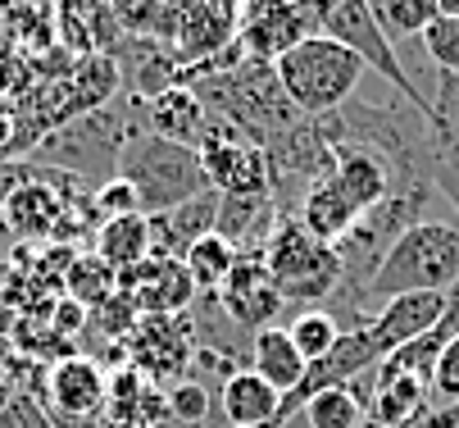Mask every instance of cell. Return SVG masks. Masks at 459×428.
Listing matches in <instances>:
<instances>
[{
  "mask_svg": "<svg viewBox=\"0 0 459 428\" xmlns=\"http://www.w3.org/2000/svg\"><path fill=\"white\" fill-rule=\"evenodd\" d=\"M273 74H278V87L287 92V100L296 105L300 118L337 114L368 78V69L359 59L342 41L323 37V32H309L291 50H282L273 59Z\"/></svg>",
  "mask_w": 459,
  "mask_h": 428,
  "instance_id": "1",
  "label": "cell"
},
{
  "mask_svg": "<svg viewBox=\"0 0 459 428\" xmlns=\"http://www.w3.org/2000/svg\"><path fill=\"white\" fill-rule=\"evenodd\" d=\"M146 133V114L133 118L123 114V105H105L91 114H74L64 118L55 133H46L32 146V160L41 169H59V173H74V178H114L118 155L133 146Z\"/></svg>",
  "mask_w": 459,
  "mask_h": 428,
  "instance_id": "2",
  "label": "cell"
},
{
  "mask_svg": "<svg viewBox=\"0 0 459 428\" xmlns=\"http://www.w3.org/2000/svg\"><path fill=\"white\" fill-rule=\"evenodd\" d=\"M455 278H459V219H423L386 251L382 269L364 287V301L386 305L414 292L446 296Z\"/></svg>",
  "mask_w": 459,
  "mask_h": 428,
  "instance_id": "3",
  "label": "cell"
},
{
  "mask_svg": "<svg viewBox=\"0 0 459 428\" xmlns=\"http://www.w3.org/2000/svg\"><path fill=\"white\" fill-rule=\"evenodd\" d=\"M114 178H123L127 188L137 192V205L142 214H164L191 197H205L214 192L210 178H205V164H201V151L191 146H178V142H164V137H151L142 133L133 146L118 155V169Z\"/></svg>",
  "mask_w": 459,
  "mask_h": 428,
  "instance_id": "4",
  "label": "cell"
},
{
  "mask_svg": "<svg viewBox=\"0 0 459 428\" xmlns=\"http://www.w3.org/2000/svg\"><path fill=\"white\" fill-rule=\"evenodd\" d=\"M195 96H201V105L210 114L228 118L232 128H241L255 146H264V151L300 124L296 105L278 87L273 65L237 69V74H223L219 83H201V87H195Z\"/></svg>",
  "mask_w": 459,
  "mask_h": 428,
  "instance_id": "5",
  "label": "cell"
},
{
  "mask_svg": "<svg viewBox=\"0 0 459 428\" xmlns=\"http://www.w3.org/2000/svg\"><path fill=\"white\" fill-rule=\"evenodd\" d=\"M264 260L269 278L278 283L282 301L287 305H300V310H318V301L333 305V296L342 292V265H337V251L314 241L296 219H278L273 237L264 241Z\"/></svg>",
  "mask_w": 459,
  "mask_h": 428,
  "instance_id": "6",
  "label": "cell"
},
{
  "mask_svg": "<svg viewBox=\"0 0 459 428\" xmlns=\"http://www.w3.org/2000/svg\"><path fill=\"white\" fill-rule=\"evenodd\" d=\"M318 32L333 37V41H342L368 74H377L382 83H391V92H396L414 114L428 118V92H423V87L410 78V69L401 65L396 41L382 32V23H377V14H373L368 0H333V5L323 10V19H318Z\"/></svg>",
  "mask_w": 459,
  "mask_h": 428,
  "instance_id": "7",
  "label": "cell"
},
{
  "mask_svg": "<svg viewBox=\"0 0 459 428\" xmlns=\"http://www.w3.org/2000/svg\"><path fill=\"white\" fill-rule=\"evenodd\" d=\"M109 401V379L91 355H59L41 374V406L55 428H100Z\"/></svg>",
  "mask_w": 459,
  "mask_h": 428,
  "instance_id": "8",
  "label": "cell"
},
{
  "mask_svg": "<svg viewBox=\"0 0 459 428\" xmlns=\"http://www.w3.org/2000/svg\"><path fill=\"white\" fill-rule=\"evenodd\" d=\"M214 301L223 305V315H228L241 333L273 328L278 315L287 310L278 283L269 278V269H264V260H259V256H241L237 269H232V278L214 292Z\"/></svg>",
  "mask_w": 459,
  "mask_h": 428,
  "instance_id": "9",
  "label": "cell"
},
{
  "mask_svg": "<svg viewBox=\"0 0 459 428\" xmlns=\"http://www.w3.org/2000/svg\"><path fill=\"white\" fill-rule=\"evenodd\" d=\"M118 292H127L137 301V310L146 315H182L186 305L201 296L186 274L182 260H169V256H151L146 265H137L133 274L118 278Z\"/></svg>",
  "mask_w": 459,
  "mask_h": 428,
  "instance_id": "10",
  "label": "cell"
},
{
  "mask_svg": "<svg viewBox=\"0 0 459 428\" xmlns=\"http://www.w3.org/2000/svg\"><path fill=\"white\" fill-rule=\"evenodd\" d=\"M195 324L178 319V315H146V324H137V337H133V370H142L151 383L155 379H173L178 370L191 364V351H195Z\"/></svg>",
  "mask_w": 459,
  "mask_h": 428,
  "instance_id": "11",
  "label": "cell"
},
{
  "mask_svg": "<svg viewBox=\"0 0 459 428\" xmlns=\"http://www.w3.org/2000/svg\"><path fill=\"white\" fill-rule=\"evenodd\" d=\"M142 109H146V133L151 137H164V142H178V146H191V151H201V142L214 124V114L201 105V96L182 83L146 96Z\"/></svg>",
  "mask_w": 459,
  "mask_h": 428,
  "instance_id": "12",
  "label": "cell"
},
{
  "mask_svg": "<svg viewBox=\"0 0 459 428\" xmlns=\"http://www.w3.org/2000/svg\"><path fill=\"white\" fill-rule=\"evenodd\" d=\"M441 310H446V296H437V292L396 296V301H386V305H377V310H373L368 337L377 342V351H382V360H386L391 351H401L405 342L432 333V328L441 324Z\"/></svg>",
  "mask_w": 459,
  "mask_h": 428,
  "instance_id": "13",
  "label": "cell"
},
{
  "mask_svg": "<svg viewBox=\"0 0 459 428\" xmlns=\"http://www.w3.org/2000/svg\"><path fill=\"white\" fill-rule=\"evenodd\" d=\"M214 223H219V192L191 197L164 214H151V256L182 260L195 241L214 232Z\"/></svg>",
  "mask_w": 459,
  "mask_h": 428,
  "instance_id": "14",
  "label": "cell"
},
{
  "mask_svg": "<svg viewBox=\"0 0 459 428\" xmlns=\"http://www.w3.org/2000/svg\"><path fill=\"white\" fill-rule=\"evenodd\" d=\"M364 210L342 192V182L327 173V178H318L309 192H300V210H296V223L314 237V241H323V247H337V241L355 228V219H359Z\"/></svg>",
  "mask_w": 459,
  "mask_h": 428,
  "instance_id": "15",
  "label": "cell"
},
{
  "mask_svg": "<svg viewBox=\"0 0 459 428\" xmlns=\"http://www.w3.org/2000/svg\"><path fill=\"white\" fill-rule=\"evenodd\" d=\"M373 397H368V424L382 428H419V419L432 410V388L414 374H377L373 364Z\"/></svg>",
  "mask_w": 459,
  "mask_h": 428,
  "instance_id": "16",
  "label": "cell"
},
{
  "mask_svg": "<svg viewBox=\"0 0 459 428\" xmlns=\"http://www.w3.org/2000/svg\"><path fill=\"white\" fill-rule=\"evenodd\" d=\"M246 370H255L259 379H264L278 397H291L305 379L309 364L300 360L287 324H273V328H259L250 333V351H246Z\"/></svg>",
  "mask_w": 459,
  "mask_h": 428,
  "instance_id": "17",
  "label": "cell"
},
{
  "mask_svg": "<svg viewBox=\"0 0 459 428\" xmlns=\"http://www.w3.org/2000/svg\"><path fill=\"white\" fill-rule=\"evenodd\" d=\"M333 178L342 182V192L359 210H373L377 201H386L391 192H396V178H391L386 160L373 155L368 146H355V142H346V146L333 151Z\"/></svg>",
  "mask_w": 459,
  "mask_h": 428,
  "instance_id": "18",
  "label": "cell"
},
{
  "mask_svg": "<svg viewBox=\"0 0 459 428\" xmlns=\"http://www.w3.org/2000/svg\"><path fill=\"white\" fill-rule=\"evenodd\" d=\"M219 410L228 428H255V424H278L282 397L259 379L255 370H237L228 383H219Z\"/></svg>",
  "mask_w": 459,
  "mask_h": 428,
  "instance_id": "19",
  "label": "cell"
},
{
  "mask_svg": "<svg viewBox=\"0 0 459 428\" xmlns=\"http://www.w3.org/2000/svg\"><path fill=\"white\" fill-rule=\"evenodd\" d=\"M96 256L123 278L137 265L151 260V219L146 214H123V219H105L96 232Z\"/></svg>",
  "mask_w": 459,
  "mask_h": 428,
  "instance_id": "20",
  "label": "cell"
},
{
  "mask_svg": "<svg viewBox=\"0 0 459 428\" xmlns=\"http://www.w3.org/2000/svg\"><path fill=\"white\" fill-rule=\"evenodd\" d=\"M428 133L437 160L459 164V74H437V87L428 96Z\"/></svg>",
  "mask_w": 459,
  "mask_h": 428,
  "instance_id": "21",
  "label": "cell"
},
{
  "mask_svg": "<svg viewBox=\"0 0 459 428\" xmlns=\"http://www.w3.org/2000/svg\"><path fill=\"white\" fill-rule=\"evenodd\" d=\"M237 260H241V251L232 247V241H223L219 232L201 237V241H195V247L182 256V265H186V274H191V283H195V292H201V296H214V292L232 278Z\"/></svg>",
  "mask_w": 459,
  "mask_h": 428,
  "instance_id": "22",
  "label": "cell"
},
{
  "mask_svg": "<svg viewBox=\"0 0 459 428\" xmlns=\"http://www.w3.org/2000/svg\"><path fill=\"white\" fill-rule=\"evenodd\" d=\"M382 32L396 37H423L437 19H441V0H368Z\"/></svg>",
  "mask_w": 459,
  "mask_h": 428,
  "instance_id": "23",
  "label": "cell"
},
{
  "mask_svg": "<svg viewBox=\"0 0 459 428\" xmlns=\"http://www.w3.org/2000/svg\"><path fill=\"white\" fill-rule=\"evenodd\" d=\"M287 333H291V342H296V351H300L305 364L323 360L327 351L342 342V324H337V315L327 310V305H318V310H300V315L287 324Z\"/></svg>",
  "mask_w": 459,
  "mask_h": 428,
  "instance_id": "24",
  "label": "cell"
},
{
  "mask_svg": "<svg viewBox=\"0 0 459 428\" xmlns=\"http://www.w3.org/2000/svg\"><path fill=\"white\" fill-rule=\"evenodd\" d=\"M305 419H309V428H364L368 406L351 388H327L305 406Z\"/></svg>",
  "mask_w": 459,
  "mask_h": 428,
  "instance_id": "25",
  "label": "cell"
},
{
  "mask_svg": "<svg viewBox=\"0 0 459 428\" xmlns=\"http://www.w3.org/2000/svg\"><path fill=\"white\" fill-rule=\"evenodd\" d=\"M114 292H118V274H114L100 256L74 260V269H69V296H74L78 305H100V301H109Z\"/></svg>",
  "mask_w": 459,
  "mask_h": 428,
  "instance_id": "26",
  "label": "cell"
},
{
  "mask_svg": "<svg viewBox=\"0 0 459 428\" xmlns=\"http://www.w3.org/2000/svg\"><path fill=\"white\" fill-rule=\"evenodd\" d=\"M164 406H169V419H178V424H205L219 401L210 397V388L201 379H182V383L164 388Z\"/></svg>",
  "mask_w": 459,
  "mask_h": 428,
  "instance_id": "27",
  "label": "cell"
},
{
  "mask_svg": "<svg viewBox=\"0 0 459 428\" xmlns=\"http://www.w3.org/2000/svg\"><path fill=\"white\" fill-rule=\"evenodd\" d=\"M419 41L437 65V74H459V19H437Z\"/></svg>",
  "mask_w": 459,
  "mask_h": 428,
  "instance_id": "28",
  "label": "cell"
},
{
  "mask_svg": "<svg viewBox=\"0 0 459 428\" xmlns=\"http://www.w3.org/2000/svg\"><path fill=\"white\" fill-rule=\"evenodd\" d=\"M96 214H100V223L105 219H123V214H142V205H137V192L127 188L123 178H105L100 188H96Z\"/></svg>",
  "mask_w": 459,
  "mask_h": 428,
  "instance_id": "29",
  "label": "cell"
},
{
  "mask_svg": "<svg viewBox=\"0 0 459 428\" xmlns=\"http://www.w3.org/2000/svg\"><path fill=\"white\" fill-rule=\"evenodd\" d=\"M459 401V337L441 346V360L432 370V406H455Z\"/></svg>",
  "mask_w": 459,
  "mask_h": 428,
  "instance_id": "30",
  "label": "cell"
},
{
  "mask_svg": "<svg viewBox=\"0 0 459 428\" xmlns=\"http://www.w3.org/2000/svg\"><path fill=\"white\" fill-rule=\"evenodd\" d=\"M0 428H55V419L46 415L41 397H32V392H14L10 406L0 410Z\"/></svg>",
  "mask_w": 459,
  "mask_h": 428,
  "instance_id": "31",
  "label": "cell"
},
{
  "mask_svg": "<svg viewBox=\"0 0 459 428\" xmlns=\"http://www.w3.org/2000/svg\"><path fill=\"white\" fill-rule=\"evenodd\" d=\"M441 342H455L459 337V278L446 287V310H441V324L432 328Z\"/></svg>",
  "mask_w": 459,
  "mask_h": 428,
  "instance_id": "32",
  "label": "cell"
},
{
  "mask_svg": "<svg viewBox=\"0 0 459 428\" xmlns=\"http://www.w3.org/2000/svg\"><path fill=\"white\" fill-rule=\"evenodd\" d=\"M419 428H459V401H455V406H432V410L419 419Z\"/></svg>",
  "mask_w": 459,
  "mask_h": 428,
  "instance_id": "33",
  "label": "cell"
},
{
  "mask_svg": "<svg viewBox=\"0 0 459 428\" xmlns=\"http://www.w3.org/2000/svg\"><path fill=\"white\" fill-rule=\"evenodd\" d=\"M14 137H19V118H14L10 105H0V155H10Z\"/></svg>",
  "mask_w": 459,
  "mask_h": 428,
  "instance_id": "34",
  "label": "cell"
},
{
  "mask_svg": "<svg viewBox=\"0 0 459 428\" xmlns=\"http://www.w3.org/2000/svg\"><path fill=\"white\" fill-rule=\"evenodd\" d=\"M14 360H19V346H14V337H10L5 328H0V379H10Z\"/></svg>",
  "mask_w": 459,
  "mask_h": 428,
  "instance_id": "35",
  "label": "cell"
},
{
  "mask_svg": "<svg viewBox=\"0 0 459 428\" xmlns=\"http://www.w3.org/2000/svg\"><path fill=\"white\" fill-rule=\"evenodd\" d=\"M441 19H459V0H441Z\"/></svg>",
  "mask_w": 459,
  "mask_h": 428,
  "instance_id": "36",
  "label": "cell"
},
{
  "mask_svg": "<svg viewBox=\"0 0 459 428\" xmlns=\"http://www.w3.org/2000/svg\"><path fill=\"white\" fill-rule=\"evenodd\" d=\"M10 397H14V388H10V379H0V410L10 406Z\"/></svg>",
  "mask_w": 459,
  "mask_h": 428,
  "instance_id": "37",
  "label": "cell"
},
{
  "mask_svg": "<svg viewBox=\"0 0 459 428\" xmlns=\"http://www.w3.org/2000/svg\"><path fill=\"white\" fill-rule=\"evenodd\" d=\"M255 428H278V424H255Z\"/></svg>",
  "mask_w": 459,
  "mask_h": 428,
  "instance_id": "38",
  "label": "cell"
},
{
  "mask_svg": "<svg viewBox=\"0 0 459 428\" xmlns=\"http://www.w3.org/2000/svg\"><path fill=\"white\" fill-rule=\"evenodd\" d=\"M364 428H382V424H364Z\"/></svg>",
  "mask_w": 459,
  "mask_h": 428,
  "instance_id": "39",
  "label": "cell"
}]
</instances>
